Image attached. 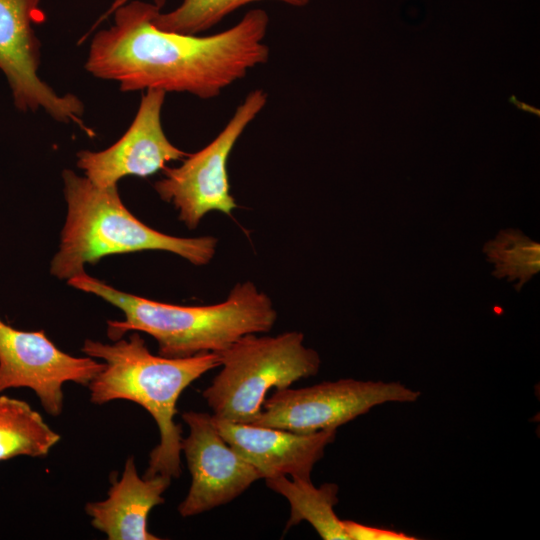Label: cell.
Segmentation results:
<instances>
[{"label":"cell","mask_w":540,"mask_h":540,"mask_svg":"<svg viewBox=\"0 0 540 540\" xmlns=\"http://www.w3.org/2000/svg\"><path fill=\"white\" fill-rule=\"evenodd\" d=\"M267 93L250 91L231 119L205 147L182 160L179 167L163 169L164 176L154 184L159 197L178 211L189 229H195L211 211L231 215L237 207L230 193L227 161L246 127L263 110Z\"/></svg>","instance_id":"cell-6"},{"label":"cell","mask_w":540,"mask_h":540,"mask_svg":"<svg viewBox=\"0 0 540 540\" xmlns=\"http://www.w3.org/2000/svg\"><path fill=\"white\" fill-rule=\"evenodd\" d=\"M130 0H113V2L111 3L110 7L104 12V14L102 16H100V18L95 22V24L92 26V28L89 30V32L86 34L89 35L92 30H94L97 26H99L104 20H106L109 16H111V14L113 13V11L115 9H117L118 7L126 4L127 2H129ZM153 1V4L158 7L160 10L164 7L165 3H166V0H152Z\"/></svg>","instance_id":"cell-19"},{"label":"cell","mask_w":540,"mask_h":540,"mask_svg":"<svg viewBox=\"0 0 540 540\" xmlns=\"http://www.w3.org/2000/svg\"><path fill=\"white\" fill-rule=\"evenodd\" d=\"M166 94L161 90H146L121 138L104 150L77 153V167L86 178L99 187H108L117 185L126 176H152L168 162L188 156L170 142L163 130L161 112Z\"/></svg>","instance_id":"cell-11"},{"label":"cell","mask_w":540,"mask_h":540,"mask_svg":"<svg viewBox=\"0 0 540 540\" xmlns=\"http://www.w3.org/2000/svg\"><path fill=\"white\" fill-rule=\"evenodd\" d=\"M60 438L27 402L0 396V461L45 457Z\"/></svg>","instance_id":"cell-15"},{"label":"cell","mask_w":540,"mask_h":540,"mask_svg":"<svg viewBox=\"0 0 540 540\" xmlns=\"http://www.w3.org/2000/svg\"><path fill=\"white\" fill-rule=\"evenodd\" d=\"M67 283L123 312L124 320L107 321V335L112 341L129 331L143 332L156 340L158 355L167 358L218 353L244 335L269 332L277 320L270 297L250 281L236 284L225 301L204 306H181L136 296L85 272Z\"/></svg>","instance_id":"cell-2"},{"label":"cell","mask_w":540,"mask_h":540,"mask_svg":"<svg viewBox=\"0 0 540 540\" xmlns=\"http://www.w3.org/2000/svg\"><path fill=\"white\" fill-rule=\"evenodd\" d=\"M182 418L189 434L182 438L181 451L191 474L188 494L178 506L182 517L225 505L262 478L218 433L212 415L189 411Z\"/></svg>","instance_id":"cell-10"},{"label":"cell","mask_w":540,"mask_h":540,"mask_svg":"<svg viewBox=\"0 0 540 540\" xmlns=\"http://www.w3.org/2000/svg\"><path fill=\"white\" fill-rule=\"evenodd\" d=\"M222 438L261 474L262 479L291 476L311 480L314 465L336 437L337 429L301 434L288 430L234 423L212 415Z\"/></svg>","instance_id":"cell-12"},{"label":"cell","mask_w":540,"mask_h":540,"mask_svg":"<svg viewBox=\"0 0 540 540\" xmlns=\"http://www.w3.org/2000/svg\"><path fill=\"white\" fill-rule=\"evenodd\" d=\"M172 478L157 474L140 477L134 457L125 463L122 476L114 480L108 497L85 506L91 525L103 532L109 540H158L148 531V515L153 507L163 504V493Z\"/></svg>","instance_id":"cell-13"},{"label":"cell","mask_w":540,"mask_h":540,"mask_svg":"<svg viewBox=\"0 0 540 540\" xmlns=\"http://www.w3.org/2000/svg\"><path fill=\"white\" fill-rule=\"evenodd\" d=\"M41 2L0 0V71L19 111L43 110L57 122L90 131L82 119V101L72 93H57L39 76L41 42L34 26L45 20Z\"/></svg>","instance_id":"cell-8"},{"label":"cell","mask_w":540,"mask_h":540,"mask_svg":"<svg viewBox=\"0 0 540 540\" xmlns=\"http://www.w3.org/2000/svg\"><path fill=\"white\" fill-rule=\"evenodd\" d=\"M159 11L139 0L115 9L112 25L92 37L85 70L117 82L122 92L153 89L207 100L269 59L263 9H251L234 26L207 36L157 28L152 19Z\"/></svg>","instance_id":"cell-1"},{"label":"cell","mask_w":540,"mask_h":540,"mask_svg":"<svg viewBox=\"0 0 540 540\" xmlns=\"http://www.w3.org/2000/svg\"><path fill=\"white\" fill-rule=\"evenodd\" d=\"M420 392L399 382L351 378L275 390L251 425L308 434L337 429L385 403H412Z\"/></svg>","instance_id":"cell-7"},{"label":"cell","mask_w":540,"mask_h":540,"mask_svg":"<svg viewBox=\"0 0 540 540\" xmlns=\"http://www.w3.org/2000/svg\"><path fill=\"white\" fill-rule=\"evenodd\" d=\"M510 102L515 104L519 109H521L523 111L536 114L537 116L540 115V111H539L538 108L533 107L531 105H528V104H526L524 102H521V101L517 100L515 96L510 97Z\"/></svg>","instance_id":"cell-20"},{"label":"cell","mask_w":540,"mask_h":540,"mask_svg":"<svg viewBox=\"0 0 540 540\" xmlns=\"http://www.w3.org/2000/svg\"><path fill=\"white\" fill-rule=\"evenodd\" d=\"M263 0H182L175 9L157 12L152 23L159 29L187 35H199L217 25L235 10ZM303 7L310 0H273Z\"/></svg>","instance_id":"cell-16"},{"label":"cell","mask_w":540,"mask_h":540,"mask_svg":"<svg viewBox=\"0 0 540 540\" xmlns=\"http://www.w3.org/2000/svg\"><path fill=\"white\" fill-rule=\"evenodd\" d=\"M265 481L269 489L284 496L290 504V518L285 530L307 521L324 540H348L343 520L334 511L338 503L336 484L324 483L315 487L311 480H289L286 476Z\"/></svg>","instance_id":"cell-14"},{"label":"cell","mask_w":540,"mask_h":540,"mask_svg":"<svg viewBox=\"0 0 540 540\" xmlns=\"http://www.w3.org/2000/svg\"><path fill=\"white\" fill-rule=\"evenodd\" d=\"M103 368L95 358L63 352L44 330H18L0 317V392L30 388L44 410L57 417L63 410L64 383L88 386Z\"/></svg>","instance_id":"cell-9"},{"label":"cell","mask_w":540,"mask_h":540,"mask_svg":"<svg viewBox=\"0 0 540 540\" xmlns=\"http://www.w3.org/2000/svg\"><path fill=\"white\" fill-rule=\"evenodd\" d=\"M483 251L495 266L493 275L498 279L507 277L509 281L518 279V291L540 270V244L520 230H501L485 243Z\"/></svg>","instance_id":"cell-17"},{"label":"cell","mask_w":540,"mask_h":540,"mask_svg":"<svg viewBox=\"0 0 540 540\" xmlns=\"http://www.w3.org/2000/svg\"><path fill=\"white\" fill-rule=\"evenodd\" d=\"M82 351L104 361V368L88 385L91 402H135L154 418L159 428L160 442L150 452L143 477L162 474L178 478L182 429L174 421L176 404L185 388L220 366L217 353L204 352L186 358L153 355L137 331L112 344L87 339Z\"/></svg>","instance_id":"cell-3"},{"label":"cell","mask_w":540,"mask_h":540,"mask_svg":"<svg viewBox=\"0 0 540 540\" xmlns=\"http://www.w3.org/2000/svg\"><path fill=\"white\" fill-rule=\"evenodd\" d=\"M348 540H414L401 532L363 525L351 520H343Z\"/></svg>","instance_id":"cell-18"},{"label":"cell","mask_w":540,"mask_h":540,"mask_svg":"<svg viewBox=\"0 0 540 540\" xmlns=\"http://www.w3.org/2000/svg\"><path fill=\"white\" fill-rule=\"evenodd\" d=\"M62 179L67 215L50 264L54 277L68 280L105 256L143 250L168 251L196 266L215 256L217 239L212 236L175 237L137 219L123 204L117 185L99 187L70 169L63 170Z\"/></svg>","instance_id":"cell-4"},{"label":"cell","mask_w":540,"mask_h":540,"mask_svg":"<svg viewBox=\"0 0 540 540\" xmlns=\"http://www.w3.org/2000/svg\"><path fill=\"white\" fill-rule=\"evenodd\" d=\"M217 355L222 368L202 395L214 416L239 424H253L271 388L315 376L321 365L318 352L304 345L298 331L247 334Z\"/></svg>","instance_id":"cell-5"}]
</instances>
